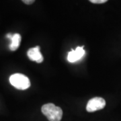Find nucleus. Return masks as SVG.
<instances>
[{"instance_id": "f257e3e1", "label": "nucleus", "mask_w": 121, "mask_h": 121, "mask_svg": "<svg viewBox=\"0 0 121 121\" xmlns=\"http://www.w3.org/2000/svg\"><path fill=\"white\" fill-rule=\"evenodd\" d=\"M41 111L49 121H60L63 117L62 109L52 103L43 105Z\"/></svg>"}, {"instance_id": "f03ea898", "label": "nucleus", "mask_w": 121, "mask_h": 121, "mask_svg": "<svg viewBox=\"0 0 121 121\" xmlns=\"http://www.w3.org/2000/svg\"><path fill=\"white\" fill-rule=\"evenodd\" d=\"M10 83L17 90H24L30 86V79L26 75L21 73H15L9 77Z\"/></svg>"}, {"instance_id": "7ed1b4c3", "label": "nucleus", "mask_w": 121, "mask_h": 121, "mask_svg": "<svg viewBox=\"0 0 121 121\" xmlns=\"http://www.w3.org/2000/svg\"><path fill=\"white\" fill-rule=\"evenodd\" d=\"M106 106V101L100 97H95L89 100L86 106V110L89 112H94L102 110Z\"/></svg>"}, {"instance_id": "20e7f679", "label": "nucleus", "mask_w": 121, "mask_h": 121, "mask_svg": "<svg viewBox=\"0 0 121 121\" xmlns=\"http://www.w3.org/2000/svg\"><path fill=\"white\" fill-rule=\"evenodd\" d=\"M86 54V51L83 49V47H78L75 50H71V51L68 53L67 60L70 63H75L78 60H80L84 55Z\"/></svg>"}, {"instance_id": "39448f33", "label": "nucleus", "mask_w": 121, "mask_h": 121, "mask_svg": "<svg viewBox=\"0 0 121 121\" xmlns=\"http://www.w3.org/2000/svg\"><path fill=\"white\" fill-rule=\"evenodd\" d=\"M27 55L30 60L39 63H42L44 60L43 56L42 55L41 52L40 51V47L39 46L30 48L27 52Z\"/></svg>"}, {"instance_id": "423d86ee", "label": "nucleus", "mask_w": 121, "mask_h": 121, "mask_svg": "<svg viewBox=\"0 0 121 121\" xmlns=\"http://www.w3.org/2000/svg\"><path fill=\"white\" fill-rule=\"evenodd\" d=\"M21 36L19 34H14L13 35L12 38L11 39L12 43L9 45V49L12 51L17 50L20 47V44L21 43Z\"/></svg>"}, {"instance_id": "0eeeda50", "label": "nucleus", "mask_w": 121, "mask_h": 121, "mask_svg": "<svg viewBox=\"0 0 121 121\" xmlns=\"http://www.w3.org/2000/svg\"><path fill=\"white\" fill-rule=\"evenodd\" d=\"M90 1L93 4H104L107 2V0H90Z\"/></svg>"}, {"instance_id": "6e6552de", "label": "nucleus", "mask_w": 121, "mask_h": 121, "mask_svg": "<svg viewBox=\"0 0 121 121\" xmlns=\"http://www.w3.org/2000/svg\"><path fill=\"white\" fill-rule=\"evenodd\" d=\"M22 1H23L24 4H26L30 5L32 4H33V3L35 2V0H23Z\"/></svg>"}]
</instances>
